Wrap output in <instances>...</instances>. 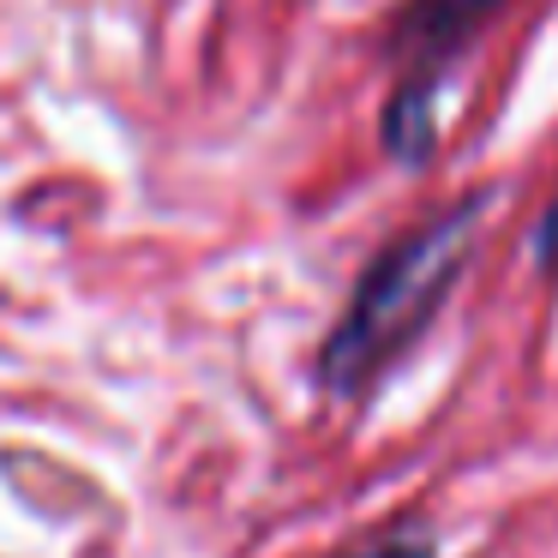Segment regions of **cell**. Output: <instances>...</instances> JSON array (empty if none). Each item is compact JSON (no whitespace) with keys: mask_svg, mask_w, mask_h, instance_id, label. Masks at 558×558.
Masks as SVG:
<instances>
[{"mask_svg":"<svg viewBox=\"0 0 558 558\" xmlns=\"http://www.w3.org/2000/svg\"><path fill=\"white\" fill-rule=\"evenodd\" d=\"M486 210V193L457 198L450 210H438L433 222L409 229L402 241H390L385 253L366 265V277L354 282L349 313L337 318L325 342V385L337 397H361L445 306L450 282H457L462 258L474 246V222Z\"/></svg>","mask_w":558,"mask_h":558,"instance_id":"6da1fadb","label":"cell"},{"mask_svg":"<svg viewBox=\"0 0 558 558\" xmlns=\"http://www.w3.org/2000/svg\"><path fill=\"white\" fill-rule=\"evenodd\" d=\"M505 0H421L397 31V54L409 61V85H433L438 90V73L445 61L498 13Z\"/></svg>","mask_w":558,"mask_h":558,"instance_id":"7a4b0ae2","label":"cell"},{"mask_svg":"<svg viewBox=\"0 0 558 558\" xmlns=\"http://www.w3.org/2000/svg\"><path fill=\"white\" fill-rule=\"evenodd\" d=\"M337 558H433V541L421 529H390V534L354 546V553H337Z\"/></svg>","mask_w":558,"mask_h":558,"instance_id":"3957f363","label":"cell"}]
</instances>
